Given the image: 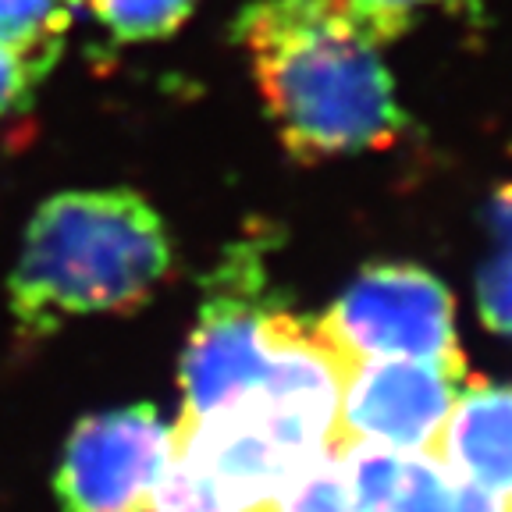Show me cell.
Instances as JSON below:
<instances>
[{
  "instance_id": "obj_1",
  "label": "cell",
  "mask_w": 512,
  "mask_h": 512,
  "mask_svg": "<svg viewBox=\"0 0 512 512\" xmlns=\"http://www.w3.org/2000/svg\"><path fill=\"white\" fill-rule=\"evenodd\" d=\"M239 40L292 157H345L399 139L395 79L345 0H256L239 18Z\"/></svg>"
},
{
  "instance_id": "obj_2",
  "label": "cell",
  "mask_w": 512,
  "mask_h": 512,
  "mask_svg": "<svg viewBox=\"0 0 512 512\" xmlns=\"http://www.w3.org/2000/svg\"><path fill=\"white\" fill-rule=\"evenodd\" d=\"M171 260L168 228L139 192H61L25 228L11 313L25 335H47L64 317L136 310L168 278Z\"/></svg>"
},
{
  "instance_id": "obj_3",
  "label": "cell",
  "mask_w": 512,
  "mask_h": 512,
  "mask_svg": "<svg viewBox=\"0 0 512 512\" xmlns=\"http://www.w3.org/2000/svg\"><path fill=\"white\" fill-rule=\"evenodd\" d=\"M317 324L352 363L463 360L448 288L409 264L370 267Z\"/></svg>"
},
{
  "instance_id": "obj_4",
  "label": "cell",
  "mask_w": 512,
  "mask_h": 512,
  "mask_svg": "<svg viewBox=\"0 0 512 512\" xmlns=\"http://www.w3.org/2000/svg\"><path fill=\"white\" fill-rule=\"evenodd\" d=\"M267 299L260 253H232L210 281L200 324L182 363L185 406L178 420H203L239 406L260 388L267 370Z\"/></svg>"
},
{
  "instance_id": "obj_5",
  "label": "cell",
  "mask_w": 512,
  "mask_h": 512,
  "mask_svg": "<svg viewBox=\"0 0 512 512\" xmlns=\"http://www.w3.org/2000/svg\"><path fill=\"white\" fill-rule=\"evenodd\" d=\"M466 392V360H367L356 363L338 402L331 452L377 445L427 452L445 416Z\"/></svg>"
},
{
  "instance_id": "obj_6",
  "label": "cell",
  "mask_w": 512,
  "mask_h": 512,
  "mask_svg": "<svg viewBox=\"0 0 512 512\" xmlns=\"http://www.w3.org/2000/svg\"><path fill=\"white\" fill-rule=\"evenodd\" d=\"M171 427L150 406L93 416L72 434L57 470L64 512H153Z\"/></svg>"
},
{
  "instance_id": "obj_7",
  "label": "cell",
  "mask_w": 512,
  "mask_h": 512,
  "mask_svg": "<svg viewBox=\"0 0 512 512\" xmlns=\"http://www.w3.org/2000/svg\"><path fill=\"white\" fill-rule=\"evenodd\" d=\"M356 512H509V498L459 477L427 452L349 445L338 452Z\"/></svg>"
},
{
  "instance_id": "obj_8",
  "label": "cell",
  "mask_w": 512,
  "mask_h": 512,
  "mask_svg": "<svg viewBox=\"0 0 512 512\" xmlns=\"http://www.w3.org/2000/svg\"><path fill=\"white\" fill-rule=\"evenodd\" d=\"M427 456L495 495H512V384L459 395Z\"/></svg>"
},
{
  "instance_id": "obj_9",
  "label": "cell",
  "mask_w": 512,
  "mask_h": 512,
  "mask_svg": "<svg viewBox=\"0 0 512 512\" xmlns=\"http://www.w3.org/2000/svg\"><path fill=\"white\" fill-rule=\"evenodd\" d=\"M82 0H0V43L36 82L50 75Z\"/></svg>"
},
{
  "instance_id": "obj_10",
  "label": "cell",
  "mask_w": 512,
  "mask_h": 512,
  "mask_svg": "<svg viewBox=\"0 0 512 512\" xmlns=\"http://www.w3.org/2000/svg\"><path fill=\"white\" fill-rule=\"evenodd\" d=\"M477 296L488 328L512 338V182L491 203V256L480 271Z\"/></svg>"
},
{
  "instance_id": "obj_11",
  "label": "cell",
  "mask_w": 512,
  "mask_h": 512,
  "mask_svg": "<svg viewBox=\"0 0 512 512\" xmlns=\"http://www.w3.org/2000/svg\"><path fill=\"white\" fill-rule=\"evenodd\" d=\"M82 8L93 11L111 36L139 43L171 36L192 15L196 0H82Z\"/></svg>"
},
{
  "instance_id": "obj_12",
  "label": "cell",
  "mask_w": 512,
  "mask_h": 512,
  "mask_svg": "<svg viewBox=\"0 0 512 512\" xmlns=\"http://www.w3.org/2000/svg\"><path fill=\"white\" fill-rule=\"evenodd\" d=\"M349 11L360 18L363 25L370 29L377 43H392L399 40L402 32L413 25L416 11L434 8V4H448V0H345Z\"/></svg>"
},
{
  "instance_id": "obj_13",
  "label": "cell",
  "mask_w": 512,
  "mask_h": 512,
  "mask_svg": "<svg viewBox=\"0 0 512 512\" xmlns=\"http://www.w3.org/2000/svg\"><path fill=\"white\" fill-rule=\"evenodd\" d=\"M36 86H40V82L32 79L29 68L0 43V114L22 111Z\"/></svg>"
},
{
  "instance_id": "obj_14",
  "label": "cell",
  "mask_w": 512,
  "mask_h": 512,
  "mask_svg": "<svg viewBox=\"0 0 512 512\" xmlns=\"http://www.w3.org/2000/svg\"><path fill=\"white\" fill-rule=\"evenodd\" d=\"M505 498H509V512H512V495H505Z\"/></svg>"
}]
</instances>
